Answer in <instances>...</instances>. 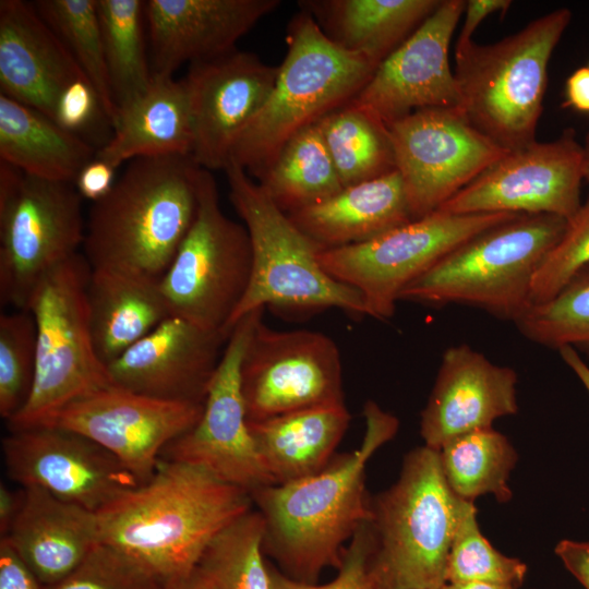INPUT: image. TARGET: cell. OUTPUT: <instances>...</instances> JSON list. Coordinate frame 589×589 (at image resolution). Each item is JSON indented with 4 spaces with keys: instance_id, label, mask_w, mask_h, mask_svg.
<instances>
[{
    "instance_id": "cell-6",
    "label": "cell",
    "mask_w": 589,
    "mask_h": 589,
    "mask_svg": "<svg viewBox=\"0 0 589 589\" xmlns=\"http://www.w3.org/2000/svg\"><path fill=\"white\" fill-rule=\"evenodd\" d=\"M465 501L449 489L437 449L408 453L396 483L371 504L375 589H443Z\"/></svg>"
},
{
    "instance_id": "cell-19",
    "label": "cell",
    "mask_w": 589,
    "mask_h": 589,
    "mask_svg": "<svg viewBox=\"0 0 589 589\" xmlns=\"http://www.w3.org/2000/svg\"><path fill=\"white\" fill-rule=\"evenodd\" d=\"M464 0H442L436 10L375 69L349 104L387 127L424 108L460 107L448 53Z\"/></svg>"
},
{
    "instance_id": "cell-25",
    "label": "cell",
    "mask_w": 589,
    "mask_h": 589,
    "mask_svg": "<svg viewBox=\"0 0 589 589\" xmlns=\"http://www.w3.org/2000/svg\"><path fill=\"white\" fill-rule=\"evenodd\" d=\"M21 488L23 505L3 539L49 586L70 575L99 542L96 513L40 488Z\"/></svg>"
},
{
    "instance_id": "cell-52",
    "label": "cell",
    "mask_w": 589,
    "mask_h": 589,
    "mask_svg": "<svg viewBox=\"0 0 589 589\" xmlns=\"http://www.w3.org/2000/svg\"><path fill=\"white\" fill-rule=\"evenodd\" d=\"M160 589H211V587L196 566L190 574L161 585Z\"/></svg>"
},
{
    "instance_id": "cell-22",
    "label": "cell",
    "mask_w": 589,
    "mask_h": 589,
    "mask_svg": "<svg viewBox=\"0 0 589 589\" xmlns=\"http://www.w3.org/2000/svg\"><path fill=\"white\" fill-rule=\"evenodd\" d=\"M279 0H148L153 75L172 76L184 63L207 61L236 49L237 41L280 5Z\"/></svg>"
},
{
    "instance_id": "cell-11",
    "label": "cell",
    "mask_w": 589,
    "mask_h": 589,
    "mask_svg": "<svg viewBox=\"0 0 589 589\" xmlns=\"http://www.w3.org/2000/svg\"><path fill=\"white\" fill-rule=\"evenodd\" d=\"M71 182L27 176L0 161V302L26 310L40 279L77 254L85 223Z\"/></svg>"
},
{
    "instance_id": "cell-30",
    "label": "cell",
    "mask_w": 589,
    "mask_h": 589,
    "mask_svg": "<svg viewBox=\"0 0 589 589\" xmlns=\"http://www.w3.org/2000/svg\"><path fill=\"white\" fill-rule=\"evenodd\" d=\"M350 419L346 404H338L249 422V428L274 483L281 484L323 470Z\"/></svg>"
},
{
    "instance_id": "cell-35",
    "label": "cell",
    "mask_w": 589,
    "mask_h": 589,
    "mask_svg": "<svg viewBox=\"0 0 589 589\" xmlns=\"http://www.w3.org/2000/svg\"><path fill=\"white\" fill-rule=\"evenodd\" d=\"M344 188L396 170L387 128L346 104L317 122Z\"/></svg>"
},
{
    "instance_id": "cell-44",
    "label": "cell",
    "mask_w": 589,
    "mask_h": 589,
    "mask_svg": "<svg viewBox=\"0 0 589 589\" xmlns=\"http://www.w3.org/2000/svg\"><path fill=\"white\" fill-rule=\"evenodd\" d=\"M100 115L106 117L93 85L87 79H79L60 95L53 120L62 129L80 135Z\"/></svg>"
},
{
    "instance_id": "cell-15",
    "label": "cell",
    "mask_w": 589,
    "mask_h": 589,
    "mask_svg": "<svg viewBox=\"0 0 589 589\" xmlns=\"http://www.w3.org/2000/svg\"><path fill=\"white\" fill-rule=\"evenodd\" d=\"M264 310L248 313L233 326L208 386L200 420L169 443L160 456L203 468L250 495L275 484L250 432L240 382L243 354Z\"/></svg>"
},
{
    "instance_id": "cell-17",
    "label": "cell",
    "mask_w": 589,
    "mask_h": 589,
    "mask_svg": "<svg viewBox=\"0 0 589 589\" xmlns=\"http://www.w3.org/2000/svg\"><path fill=\"white\" fill-rule=\"evenodd\" d=\"M203 408L204 404L157 399L112 384L71 401L35 426L87 436L144 483L154 474L165 447L196 424Z\"/></svg>"
},
{
    "instance_id": "cell-48",
    "label": "cell",
    "mask_w": 589,
    "mask_h": 589,
    "mask_svg": "<svg viewBox=\"0 0 589 589\" xmlns=\"http://www.w3.org/2000/svg\"><path fill=\"white\" fill-rule=\"evenodd\" d=\"M555 553L580 585L589 589V541L562 540Z\"/></svg>"
},
{
    "instance_id": "cell-50",
    "label": "cell",
    "mask_w": 589,
    "mask_h": 589,
    "mask_svg": "<svg viewBox=\"0 0 589 589\" xmlns=\"http://www.w3.org/2000/svg\"><path fill=\"white\" fill-rule=\"evenodd\" d=\"M24 490L16 491L9 489L3 481L0 484V534L7 537L12 524L19 515L23 505Z\"/></svg>"
},
{
    "instance_id": "cell-3",
    "label": "cell",
    "mask_w": 589,
    "mask_h": 589,
    "mask_svg": "<svg viewBox=\"0 0 589 589\" xmlns=\"http://www.w3.org/2000/svg\"><path fill=\"white\" fill-rule=\"evenodd\" d=\"M200 169L191 156L129 161L88 212L83 248L91 267L160 279L194 220Z\"/></svg>"
},
{
    "instance_id": "cell-20",
    "label": "cell",
    "mask_w": 589,
    "mask_h": 589,
    "mask_svg": "<svg viewBox=\"0 0 589 589\" xmlns=\"http://www.w3.org/2000/svg\"><path fill=\"white\" fill-rule=\"evenodd\" d=\"M278 65L237 49L193 63L182 79L193 133V161L203 169L224 170L237 140L268 98Z\"/></svg>"
},
{
    "instance_id": "cell-41",
    "label": "cell",
    "mask_w": 589,
    "mask_h": 589,
    "mask_svg": "<svg viewBox=\"0 0 589 589\" xmlns=\"http://www.w3.org/2000/svg\"><path fill=\"white\" fill-rule=\"evenodd\" d=\"M159 580L121 550L98 542L62 580L44 589H160Z\"/></svg>"
},
{
    "instance_id": "cell-38",
    "label": "cell",
    "mask_w": 589,
    "mask_h": 589,
    "mask_svg": "<svg viewBox=\"0 0 589 589\" xmlns=\"http://www.w3.org/2000/svg\"><path fill=\"white\" fill-rule=\"evenodd\" d=\"M515 323L525 337L542 346L589 352V265L554 297L532 303Z\"/></svg>"
},
{
    "instance_id": "cell-34",
    "label": "cell",
    "mask_w": 589,
    "mask_h": 589,
    "mask_svg": "<svg viewBox=\"0 0 589 589\" xmlns=\"http://www.w3.org/2000/svg\"><path fill=\"white\" fill-rule=\"evenodd\" d=\"M438 452L445 480L458 497L473 502L491 493L502 503L512 498L507 481L517 454L492 426L460 434Z\"/></svg>"
},
{
    "instance_id": "cell-36",
    "label": "cell",
    "mask_w": 589,
    "mask_h": 589,
    "mask_svg": "<svg viewBox=\"0 0 589 589\" xmlns=\"http://www.w3.org/2000/svg\"><path fill=\"white\" fill-rule=\"evenodd\" d=\"M264 530L261 513L252 508L212 540L197 565L211 589H271Z\"/></svg>"
},
{
    "instance_id": "cell-40",
    "label": "cell",
    "mask_w": 589,
    "mask_h": 589,
    "mask_svg": "<svg viewBox=\"0 0 589 589\" xmlns=\"http://www.w3.org/2000/svg\"><path fill=\"white\" fill-rule=\"evenodd\" d=\"M36 324L26 310L0 315V416L7 422L26 405L35 381Z\"/></svg>"
},
{
    "instance_id": "cell-29",
    "label": "cell",
    "mask_w": 589,
    "mask_h": 589,
    "mask_svg": "<svg viewBox=\"0 0 589 589\" xmlns=\"http://www.w3.org/2000/svg\"><path fill=\"white\" fill-rule=\"evenodd\" d=\"M442 0H304L324 34L345 50L376 67L396 50Z\"/></svg>"
},
{
    "instance_id": "cell-8",
    "label": "cell",
    "mask_w": 589,
    "mask_h": 589,
    "mask_svg": "<svg viewBox=\"0 0 589 589\" xmlns=\"http://www.w3.org/2000/svg\"><path fill=\"white\" fill-rule=\"evenodd\" d=\"M224 171L229 200L249 232L253 255L251 283L231 326L266 305L301 311L334 308L366 315L361 293L324 271L318 261L324 249L292 223L259 182L232 161Z\"/></svg>"
},
{
    "instance_id": "cell-24",
    "label": "cell",
    "mask_w": 589,
    "mask_h": 589,
    "mask_svg": "<svg viewBox=\"0 0 589 589\" xmlns=\"http://www.w3.org/2000/svg\"><path fill=\"white\" fill-rule=\"evenodd\" d=\"M87 79L33 2L0 1V94L53 120L62 92Z\"/></svg>"
},
{
    "instance_id": "cell-13",
    "label": "cell",
    "mask_w": 589,
    "mask_h": 589,
    "mask_svg": "<svg viewBox=\"0 0 589 589\" xmlns=\"http://www.w3.org/2000/svg\"><path fill=\"white\" fill-rule=\"evenodd\" d=\"M386 128L413 219L437 211L508 152L457 108L419 109Z\"/></svg>"
},
{
    "instance_id": "cell-53",
    "label": "cell",
    "mask_w": 589,
    "mask_h": 589,
    "mask_svg": "<svg viewBox=\"0 0 589 589\" xmlns=\"http://www.w3.org/2000/svg\"><path fill=\"white\" fill-rule=\"evenodd\" d=\"M443 589H519V587L489 582H465L450 584L447 582Z\"/></svg>"
},
{
    "instance_id": "cell-33",
    "label": "cell",
    "mask_w": 589,
    "mask_h": 589,
    "mask_svg": "<svg viewBox=\"0 0 589 589\" xmlns=\"http://www.w3.org/2000/svg\"><path fill=\"white\" fill-rule=\"evenodd\" d=\"M96 4L111 93L120 111L153 82L143 32L145 1L96 0Z\"/></svg>"
},
{
    "instance_id": "cell-23",
    "label": "cell",
    "mask_w": 589,
    "mask_h": 589,
    "mask_svg": "<svg viewBox=\"0 0 589 589\" xmlns=\"http://www.w3.org/2000/svg\"><path fill=\"white\" fill-rule=\"evenodd\" d=\"M517 374L492 363L461 344L442 357L438 373L421 413L420 433L425 446L440 450L452 438L518 410Z\"/></svg>"
},
{
    "instance_id": "cell-43",
    "label": "cell",
    "mask_w": 589,
    "mask_h": 589,
    "mask_svg": "<svg viewBox=\"0 0 589 589\" xmlns=\"http://www.w3.org/2000/svg\"><path fill=\"white\" fill-rule=\"evenodd\" d=\"M375 548L371 520L365 521L349 540L334 579L325 584L293 580L268 562L271 589H375L370 562Z\"/></svg>"
},
{
    "instance_id": "cell-46",
    "label": "cell",
    "mask_w": 589,
    "mask_h": 589,
    "mask_svg": "<svg viewBox=\"0 0 589 589\" xmlns=\"http://www.w3.org/2000/svg\"><path fill=\"white\" fill-rule=\"evenodd\" d=\"M0 589H44L10 543L0 539Z\"/></svg>"
},
{
    "instance_id": "cell-9",
    "label": "cell",
    "mask_w": 589,
    "mask_h": 589,
    "mask_svg": "<svg viewBox=\"0 0 589 589\" xmlns=\"http://www.w3.org/2000/svg\"><path fill=\"white\" fill-rule=\"evenodd\" d=\"M92 267L80 253L47 273L26 306L36 324L35 381L10 430L32 428L71 401L112 385L89 325L86 289Z\"/></svg>"
},
{
    "instance_id": "cell-45",
    "label": "cell",
    "mask_w": 589,
    "mask_h": 589,
    "mask_svg": "<svg viewBox=\"0 0 589 589\" xmlns=\"http://www.w3.org/2000/svg\"><path fill=\"white\" fill-rule=\"evenodd\" d=\"M116 169L95 156L81 169L73 184L83 200L98 202L112 190L117 181Z\"/></svg>"
},
{
    "instance_id": "cell-16",
    "label": "cell",
    "mask_w": 589,
    "mask_h": 589,
    "mask_svg": "<svg viewBox=\"0 0 589 589\" xmlns=\"http://www.w3.org/2000/svg\"><path fill=\"white\" fill-rule=\"evenodd\" d=\"M582 146L573 129L554 141L507 152L438 211L450 214H549L570 218L581 206Z\"/></svg>"
},
{
    "instance_id": "cell-49",
    "label": "cell",
    "mask_w": 589,
    "mask_h": 589,
    "mask_svg": "<svg viewBox=\"0 0 589 589\" xmlns=\"http://www.w3.org/2000/svg\"><path fill=\"white\" fill-rule=\"evenodd\" d=\"M565 105L589 112V67L577 69L567 79Z\"/></svg>"
},
{
    "instance_id": "cell-54",
    "label": "cell",
    "mask_w": 589,
    "mask_h": 589,
    "mask_svg": "<svg viewBox=\"0 0 589 589\" xmlns=\"http://www.w3.org/2000/svg\"><path fill=\"white\" fill-rule=\"evenodd\" d=\"M582 146V171L584 180L589 182V131L586 134Z\"/></svg>"
},
{
    "instance_id": "cell-18",
    "label": "cell",
    "mask_w": 589,
    "mask_h": 589,
    "mask_svg": "<svg viewBox=\"0 0 589 589\" xmlns=\"http://www.w3.org/2000/svg\"><path fill=\"white\" fill-rule=\"evenodd\" d=\"M1 446L13 481L94 513L142 484L109 450L68 429L10 430Z\"/></svg>"
},
{
    "instance_id": "cell-10",
    "label": "cell",
    "mask_w": 589,
    "mask_h": 589,
    "mask_svg": "<svg viewBox=\"0 0 589 589\" xmlns=\"http://www.w3.org/2000/svg\"><path fill=\"white\" fill-rule=\"evenodd\" d=\"M252 268L245 226L223 212L215 178L201 168L194 220L160 278L170 314L204 329L232 330Z\"/></svg>"
},
{
    "instance_id": "cell-26",
    "label": "cell",
    "mask_w": 589,
    "mask_h": 589,
    "mask_svg": "<svg viewBox=\"0 0 589 589\" xmlns=\"http://www.w3.org/2000/svg\"><path fill=\"white\" fill-rule=\"evenodd\" d=\"M288 216L323 249L360 244L413 220L397 170L346 187Z\"/></svg>"
},
{
    "instance_id": "cell-42",
    "label": "cell",
    "mask_w": 589,
    "mask_h": 589,
    "mask_svg": "<svg viewBox=\"0 0 589 589\" xmlns=\"http://www.w3.org/2000/svg\"><path fill=\"white\" fill-rule=\"evenodd\" d=\"M589 265V200L567 219L566 228L538 268L531 286L532 303L554 297Z\"/></svg>"
},
{
    "instance_id": "cell-47",
    "label": "cell",
    "mask_w": 589,
    "mask_h": 589,
    "mask_svg": "<svg viewBox=\"0 0 589 589\" xmlns=\"http://www.w3.org/2000/svg\"><path fill=\"white\" fill-rule=\"evenodd\" d=\"M510 0H469L466 1L465 21L457 38L455 50L461 49L472 41L471 37L480 23L495 12L505 13Z\"/></svg>"
},
{
    "instance_id": "cell-2",
    "label": "cell",
    "mask_w": 589,
    "mask_h": 589,
    "mask_svg": "<svg viewBox=\"0 0 589 589\" xmlns=\"http://www.w3.org/2000/svg\"><path fill=\"white\" fill-rule=\"evenodd\" d=\"M253 505L249 492L203 468L160 459L146 482L96 513L99 542L164 585L194 570L212 540Z\"/></svg>"
},
{
    "instance_id": "cell-31",
    "label": "cell",
    "mask_w": 589,
    "mask_h": 589,
    "mask_svg": "<svg viewBox=\"0 0 589 589\" xmlns=\"http://www.w3.org/2000/svg\"><path fill=\"white\" fill-rule=\"evenodd\" d=\"M96 152L48 116L0 94L1 161L27 176L73 183Z\"/></svg>"
},
{
    "instance_id": "cell-7",
    "label": "cell",
    "mask_w": 589,
    "mask_h": 589,
    "mask_svg": "<svg viewBox=\"0 0 589 589\" xmlns=\"http://www.w3.org/2000/svg\"><path fill=\"white\" fill-rule=\"evenodd\" d=\"M567 219L517 215L473 236L407 285L399 300L473 305L516 322L532 304L531 286Z\"/></svg>"
},
{
    "instance_id": "cell-39",
    "label": "cell",
    "mask_w": 589,
    "mask_h": 589,
    "mask_svg": "<svg viewBox=\"0 0 589 589\" xmlns=\"http://www.w3.org/2000/svg\"><path fill=\"white\" fill-rule=\"evenodd\" d=\"M527 565L494 549L481 533L472 501H465L447 561V582H489L519 587Z\"/></svg>"
},
{
    "instance_id": "cell-28",
    "label": "cell",
    "mask_w": 589,
    "mask_h": 589,
    "mask_svg": "<svg viewBox=\"0 0 589 589\" xmlns=\"http://www.w3.org/2000/svg\"><path fill=\"white\" fill-rule=\"evenodd\" d=\"M87 308L94 346L108 365L169 317L160 279L92 268Z\"/></svg>"
},
{
    "instance_id": "cell-32",
    "label": "cell",
    "mask_w": 589,
    "mask_h": 589,
    "mask_svg": "<svg viewBox=\"0 0 589 589\" xmlns=\"http://www.w3.org/2000/svg\"><path fill=\"white\" fill-rule=\"evenodd\" d=\"M257 179L286 214L321 203L344 189L317 123L288 140Z\"/></svg>"
},
{
    "instance_id": "cell-14",
    "label": "cell",
    "mask_w": 589,
    "mask_h": 589,
    "mask_svg": "<svg viewBox=\"0 0 589 589\" xmlns=\"http://www.w3.org/2000/svg\"><path fill=\"white\" fill-rule=\"evenodd\" d=\"M248 422L302 409L345 404L340 353L314 330H277L261 318L240 368Z\"/></svg>"
},
{
    "instance_id": "cell-12",
    "label": "cell",
    "mask_w": 589,
    "mask_h": 589,
    "mask_svg": "<svg viewBox=\"0 0 589 589\" xmlns=\"http://www.w3.org/2000/svg\"><path fill=\"white\" fill-rule=\"evenodd\" d=\"M518 214L435 211L370 241L324 249L318 261L336 280L358 290L366 315L389 318L402 289L473 236Z\"/></svg>"
},
{
    "instance_id": "cell-37",
    "label": "cell",
    "mask_w": 589,
    "mask_h": 589,
    "mask_svg": "<svg viewBox=\"0 0 589 589\" xmlns=\"http://www.w3.org/2000/svg\"><path fill=\"white\" fill-rule=\"evenodd\" d=\"M33 3L93 85L113 128L119 111L109 83L96 0H37Z\"/></svg>"
},
{
    "instance_id": "cell-1",
    "label": "cell",
    "mask_w": 589,
    "mask_h": 589,
    "mask_svg": "<svg viewBox=\"0 0 589 589\" xmlns=\"http://www.w3.org/2000/svg\"><path fill=\"white\" fill-rule=\"evenodd\" d=\"M360 446L320 472L251 493L264 520L263 551L289 578L316 584L327 567H339L344 544L372 518L365 490L369 459L398 430L396 417L372 400L363 407Z\"/></svg>"
},
{
    "instance_id": "cell-27",
    "label": "cell",
    "mask_w": 589,
    "mask_h": 589,
    "mask_svg": "<svg viewBox=\"0 0 589 589\" xmlns=\"http://www.w3.org/2000/svg\"><path fill=\"white\" fill-rule=\"evenodd\" d=\"M112 129L96 157L115 168L137 158L191 156L193 133L183 80L153 75L148 91L119 111Z\"/></svg>"
},
{
    "instance_id": "cell-51",
    "label": "cell",
    "mask_w": 589,
    "mask_h": 589,
    "mask_svg": "<svg viewBox=\"0 0 589 589\" xmlns=\"http://www.w3.org/2000/svg\"><path fill=\"white\" fill-rule=\"evenodd\" d=\"M558 352L564 362L577 375L589 394V366L587 363H585L581 357L577 353L576 349L573 347H562L558 349Z\"/></svg>"
},
{
    "instance_id": "cell-4",
    "label": "cell",
    "mask_w": 589,
    "mask_h": 589,
    "mask_svg": "<svg viewBox=\"0 0 589 589\" xmlns=\"http://www.w3.org/2000/svg\"><path fill=\"white\" fill-rule=\"evenodd\" d=\"M287 31L275 85L230 155L229 161L255 178L294 134L354 98L377 68L332 41L306 11L297 13Z\"/></svg>"
},
{
    "instance_id": "cell-21",
    "label": "cell",
    "mask_w": 589,
    "mask_h": 589,
    "mask_svg": "<svg viewBox=\"0 0 589 589\" xmlns=\"http://www.w3.org/2000/svg\"><path fill=\"white\" fill-rule=\"evenodd\" d=\"M232 330L170 315L107 365L113 385L157 399L204 404Z\"/></svg>"
},
{
    "instance_id": "cell-5",
    "label": "cell",
    "mask_w": 589,
    "mask_h": 589,
    "mask_svg": "<svg viewBox=\"0 0 589 589\" xmlns=\"http://www.w3.org/2000/svg\"><path fill=\"white\" fill-rule=\"evenodd\" d=\"M570 20L572 11L560 8L494 44L455 50L459 110L505 151L536 141L549 61Z\"/></svg>"
}]
</instances>
